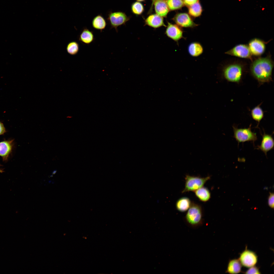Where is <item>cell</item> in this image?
Wrapping results in <instances>:
<instances>
[{
    "label": "cell",
    "mask_w": 274,
    "mask_h": 274,
    "mask_svg": "<svg viewBox=\"0 0 274 274\" xmlns=\"http://www.w3.org/2000/svg\"><path fill=\"white\" fill-rule=\"evenodd\" d=\"M252 62L250 67L251 73L260 84L272 81L274 63L269 55L259 58Z\"/></svg>",
    "instance_id": "obj_1"
},
{
    "label": "cell",
    "mask_w": 274,
    "mask_h": 274,
    "mask_svg": "<svg viewBox=\"0 0 274 274\" xmlns=\"http://www.w3.org/2000/svg\"><path fill=\"white\" fill-rule=\"evenodd\" d=\"M244 69L243 65L239 63L229 64L223 68V76L228 81L239 83L242 80Z\"/></svg>",
    "instance_id": "obj_2"
},
{
    "label": "cell",
    "mask_w": 274,
    "mask_h": 274,
    "mask_svg": "<svg viewBox=\"0 0 274 274\" xmlns=\"http://www.w3.org/2000/svg\"><path fill=\"white\" fill-rule=\"evenodd\" d=\"M251 126L250 124L248 128H238L235 126H233V137L238 144L240 143L246 142H252L254 143L257 140L256 134L252 131Z\"/></svg>",
    "instance_id": "obj_3"
},
{
    "label": "cell",
    "mask_w": 274,
    "mask_h": 274,
    "mask_svg": "<svg viewBox=\"0 0 274 274\" xmlns=\"http://www.w3.org/2000/svg\"><path fill=\"white\" fill-rule=\"evenodd\" d=\"M202 210L201 206L192 202L185 215L187 222L192 226L197 225L202 222Z\"/></svg>",
    "instance_id": "obj_4"
},
{
    "label": "cell",
    "mask_w": 274,
    "mask_h": 274,
    "mask_svg": "<svg viewBox=\"0 0 274 274\" xmlns=\"http://www.w3.org/2000/svg\"><path fill=\"white\" fill-rule=\"evenodd\" d=\"M210 178V176L202 178L187 175L185 178L184 188L182 193H183L190 191L194 192L203 186L205 183Z\"/></svg>",
    "instance_id": "obj_5"
},
{
    "label": "cell",
    "mask_w": 274,
    "mask_h": 274,
    "mask_svg": "<svg viewBox=\"0 0 274 274\" xmlns=\"http://www.w3.org/2000/svg\"><path fill=\"white\" fill-rule=\"evenodd\" d=\"M129 19L125 13L121 11L112 12L110 11L108 15L107 20L110 26V28H114L116 32L118 31L117 27L125 24Z\"/></svg>",
    "instance_id": "obj_6"
},
{
    "label": "cell",
    "mask_w": 274,
    "mask_h": 274,
    "mask_svg": "<svg viewBox=\"0 0 274 274\" xmlns=\"http://www.w3.org/2000/svg\"><path fill=\"white\" fill-rule=\"evenodd\" d=\"M225 54L239 58L250 59L253 60L252 55L248 45L240 44L234 46L226 52Z\"/></svg>",
    "instance_id": "obj_7"
},
{
    "label": "cell",
    "mask_w": 274,
    "mask_h": 274,
    "mask_svg": "<svg viewBox=\"0 0 274 274\" xmlns=\"http://www.w3.org/2000/svg\"><path fill=\"white\" fill-rule=\"evenodd\" d=\"M173 20L176 24L181 27L193 28L198 25L193 22L187 13H185L177 14Z\"/></svg>",
    "instance_id": "obj_8"
},
{
    "label": "cell",
    "mask_w": 274,
    "mask_h": 274,
    "mask_svg": "<svg viewBox=\"0 0 274 274\" xmlns=\"http://www.w3.org/2000/svg\"><path fill=\"white\" fill-rule=\"evenodd\" d=\"M165 34L169 38L178 43V41L182 38L183 31L181 27L177 25L167 22V26Z\"/></svg>",
    "instance_id": "obj_9"
},
{
    "label": "cell",
    "mask_w": 274,
    "mask_h": 274,
    "mask_svg": "<svg viewBox=\"0 0 274 274\" xmlns=\"http://www.w3.org/2000/svg\"><path fill=\"white\" fill-rule=\"evenodd\" d=\"M257 260V256L255 253L247 249L241 253L239 260L241 264L247 267L254 266Z\"/></svg>",
    "instance_id": "obj_10"
},
{
    "label": "cell",
    "mask_w": 274,
    "mask_h": 274,
    "mask_svg": "<svg viewBox=\"0 0 274 274\" xmlns=\"http://www.w3.org/2000/svg\"><path fill=\"white\" fill-rule=\"evenodd\" d=\"M266 43L259 39L255 38L249 41L248 46L252 55L259 56L264 53Z\"/></svg>",
    "instance_id": "obj_11"
},
{
    "label": "cell",
    "mask_w": 274,
    "mask_h": 274,
    "mask_svg": "<svg viewBox=\"0 0 274 274\" xmlns=\"http://www.w3.org/2000/svg\"><path fill=\"white\" fill-rule=\"evenodd\" d=\"M262 135V139L261 144L257 146L256 149L261 150L266 156L268 152L274 148V139L272 135L266 134L264 131Z\"/></svg>",
    "instance_id": "obj_12"
},
{
    "label": "cell",
    "mask_w": 274,
    "mask_h": 274,
    "mask_svg": "<svg viewBox=\"0 0 274 274\" xmlns=\"http://www.w3.org/2000/svg\"><path fill=\"white\" fill-rule=\"evenodd\" d=\"M145 25L155 28L166 26L164 22L163 18L157 14H153L149 16L145 20Z\"/></svg>",
    "instance_id": "obj_13"
},
{
    "label": "cell",
    "mask_w": 274,
    "mask_h": 274,
    "mask_svg": "<svg viewBox=\"0 0 274 274\" xmlns=\"http://www.w3.org/2000/svg\"><path fill=\"white\" fill-rule=\"evenodd\" d=\"M13 140L0 142V156L3 161L7 160L11 153L13 145Z\"/></svg>",
    "instance_id": "obj_14"
},
{
    "label": "cell",
    "mask_w": 274,
    "mask_h": 274,
    "mask_svg": "<svg viewBox=\"0 0 274 274\" xmlns=\"http://www.w3.org/2000/svg\"><path fill=\"white\" fill-rule=\"evenodd\" d=\"M156 14L163 17L166 16L169 10L165 0H159L154 3Z\"/></svg>",
    "instance_id": "obj_15"
},
{
    "label": "cell",
    "mask_w": 274,
    "mask_h": 274,
    "mask_svg": "<svg viewBox=\"0 0 274 274\" xmlns=\"http://www.w3.org/2000/svg\"><path fill=\"white\" fill-rule=\"evenodd\" d=\"M78 39L81 42L89 45L94 41L95 38L93 32L85 28L80 34Z\"/></svg>",
    "instance_id": "obj_16"
},
{
    "label": "cell",
    "mask_w": 274,
    "mask_h": 274,
    "mask_svg": "<svg viewBox=\"0 0 274 274\" xmlns=\"http://www.w3.org/2000/svg\"><path fill=\"white\" fill-rule=\"evenodd\" d=\"M203 48L199 42H193L190 43L188 47L189 54L193 57H197L201 55L203 52Z\"/></svg>",
    "instance_id": "obj_17"
},
{
    "label": "cell",
    "mask_w": 274,
    "mask_h": 274,
    "mask_svg": "<svg viewBox=\"0 0 274 274\" xmlns=\"http://www.w3.org/2000/svg\"><path fill=\"white\" fill-rule=\"evenodd\" d=\"M92 24L94 28L99 30L101 32L105 29L107 24L105 19L100 14H98L93 18Z\"/></svg>",
    "instance_id": "obj_18"
},
{
    "label": "cell",
    "mask_w": 274,
    "mask_h": 274,
    "mask_svg": "<svg viewBox=\"0 0 274 274\" xmlns=\"http://www.w3.org/2000/svg\"><path fill=\"white\" fill-rule=\"evenodd\" d=\"M191 203L188 198L186 197H181L176 202V209L181 212H185L189 208Z\"/></svg>",
    "instance_id": "obj_19"
},
{
    "label": "cell",
    "mask_w": 274,
    "mask_h": 274,
    "mask_svg": "<svg viewBox=\"0 0 274 274\" xmlns=\"http://www.w3.org/2000/svg\"><path fill=\"white\" fill-rule=\"evenodd\" d=\"M196 196L201 201L206 202L208 201L211 198V193L207 187L203 186L194 192Z\"/></svg>",
    "instance_id": "obj_20"
},
{
    "label": "cell",
    "mask_w": 274,
    "mask_h": 274,
    "mask_svg": "<svg viewBox=\"0 0 274 274\" xmlns=\"http://www.w3.org/2000/svg\"><path fill=\"white\" fill-rule=\"evenodd\" d=\"M242 266L239 260L234 259L230 260L228 264L227 272L231 274H235L239 272Z\"/></svg>",
    "instance_id": "obj_21"
},
{
    "label": "cell",
    "mask_w": 274,
    "mask_h": 274,
    "mask_svg": "<svg viewBox=\"0 0 274 274\" xmlns=\"http://www.w3.org/2000/svg\"><path fill=\"white\" fill-rule=\"evenodd\" d=\"M261 103L255 106L251 111V114L252 118L258 123V127L261 121L263 118L264 113L261 107Z\"/></svg>",
    "instance_id": "obj_22"
},
{
    "label": "cell",
    "mask_w": 274,
    "mask_h": 274,
    "mask_svg": "<svg viewBox=\"0 0 274 274\" xmlns=\"http://www.w3.org/2000/svg\"><path fill=\"white\" fill-rule=\"evenodd\" d=\"M189 13L194 17L200 16L202 12L201 6L199 1L188 7Z\"/></svg>",
    "instance_id": "obj_23"
},
{
    "label": "cell",
    "mask_w": 274,
    "mask_h": 274,
    "mask_svg": "<svg viewBox=\"0 0 274 274\" xmlns=\"http://www.w3.org/2000/svg\"><path fill=\"white\" fill-rule=\"evenodd\" d=\"M169 10H174L181 8L184 5L183 0H165Z\"/></svg>",
    "instance_id": "obj_24"
},
{
    "label": "cell",
    "mask_w": 274,
    "mask_h": 274,
    "mask_svg": "<svg viewBox=\"0 0 274 274\" xmlns=\"http://www.w3.org/2000/svg\"><path fill=\"white\" fill-rule=\"evenodd\" d=\"M66 50L67 53L70 55H75L78 53L79 51V44L75 41L71 42L67 44Z\"/></svg>",
    "instance_id": "obj_25"
},
{
    "label": "cell",
    "mask_w": 274,
    "mask_h": 274,
    "mask_svg": "<svg viewBox=\"0 0 274 274\" xmlns=\"http://www.w3.org/2000/svg\"><path fill=\"white\" fill-rule=\"evenodd\" d=\"M132 12L134 14L140 15L144 11V8L143 4L139 2L133 3L131 6Z\"/></svg>",
    "instance_id": "obj_26"
},
{
    "label": "cell",
    "mask_w": 274,
    "mask_h": 274,
    "mask_svg": "<svg viewBox=\"0 0 274 274\" xmlns=\"http://www.w3.org/2000/svg\"><path fill=\"white\" fill-rule=\"evenodd\" d=\"M268 204L271 208H273L274 205V195L273 193H269L268 199Z\"/></svg>",
    "instance_id": "obj_27"
},
{
    "label": "cell",
    "mask_w": 274,
    "mask_h": 274,
    "mask_svg": "<svg viewBox=\"0 0 274 274\" xmlns=\"http://www.w3.org/2000/svg\"><path fill=\"white\" fill-rule=\"evenodd\" d=\"M248 270L246 271L245 273H260L257 267L254 266L250 267Z\"/></svg>",
    "instance_id": "obj_28"
},
{
    "label": "cell",
    "mask_w": 274,
    "mask_h": 274,
    "mask_svg": "<svg viewBox=\"0 0 274 274\" xmlns=\"http://www.w3.org/2000/svg\"><path fill=\"white\" fill-rule=\"evenodd\" d=\"M184 5L188 6L199 1V0H183Z\"/></svg>",
    "instance_id": "obj_29"
},
{
    "label": "cell",
    "mask_w": 274,
    "mask_h": 274,
    "mask_svg": "<svg viewBox=\"0 0 274 274\" xmlns=\"http://www.w3.org/2000/svg\"><path fill=\"white\" fill-rule=\"evenodd\" d=\"M6 132L5 129L3 124L0 122V135L4 134Z\"/></svg>",
    "instance_id": "obj_30"
},
{
    "label": "cell",
    "mask_w": 274,
    "mask_h": 274,
    "mask_svg": "<svg viewBox=\"0 0 274 274\" xmlns=\"http://www.w3.org/2000/svg\"><path fill=\"white\" fill-rule=\"evenodd\" d=\"M157 0H152V5H151V7L150 8V9L149 10V13H150V12H151V11H152V7H153V4H154V2L155 1H157Z\"/></svg>",
    "instance_id": "obj_31"
},
{
    "label": "cell",
    "mask_w": 274,
    "mask_h": 274,
    "mask_svg": "<svg viewBox=\"0 0 274 274\" xmlns=\"http://www.w3.org/2000/svg\"><path fill=\"white\" fill-rule=\"evenodd\" d=\"M3 172H4V171H3V170H2V169H1L0 168V173H3Z\"/></svg>",
    "instance_id": "obj_32"
},
{
    "label": "cell",
    "mask_w": 274,
    "mask_h": 274,
    "mask_svg": "<svg viewBox=\"0 0 274 274\" xmlns=\"http://www.w3.org/2000/svg\"><path fill=\"white\" fill-rule=\"evenodd\" d=\"M136 0L137 1H138V2H142V1H144L145 0Z\"/></svg>",
    "instance_id": "obj_33"
}]
</instances>
